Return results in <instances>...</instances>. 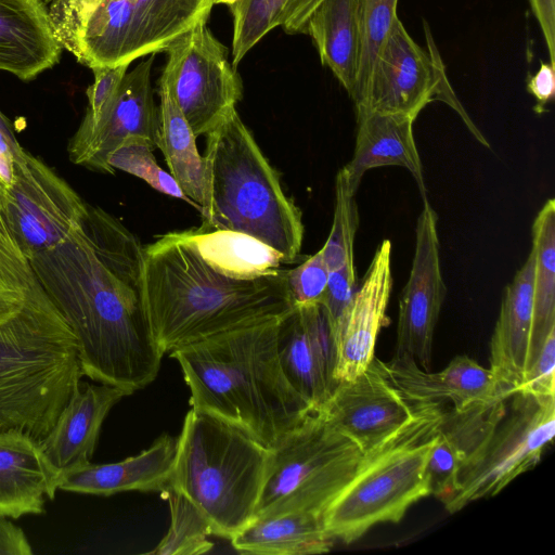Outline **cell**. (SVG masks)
I'll return each instance as SVG.
<instances>
[{"mask_svg":"<svg viewBox=\"0 0 555 555\" xmlns=\"http://www.w3.org/2000/svg\"><path fill=\"white\" fill-rule=\"evenodd\" d=\"M143 254L134 233L88 203L65 241L28 256L76 337L82 375L130 393L156 378L164 356L145 308Z\"/></svg>","mask_w":555,"mask_h":555,"instance_id":"6da1fadb","label":"cell"},{"mask_svg":"<svg viewBox=\"0 0 555 555\" xmlns=\"http://www.w3.org/2000/svg\"><path fill=\"white\" fill-rule=\"evenodd\" d=\"M82 376L72 328L0 214V435L40 442Z\"/></svg>","mask_w":555,"mask_h":555,"instance_id":"7a4b0ae2","label":"cell"},{"mask_svg":"<svg viewBox=\"0 0 555 555\" xmlns=\"http://www.w3.org/2000/svg\"><path fill=\"white\" fill-rule=\"evenodd\" d=\"M143 256L145 308L164 354L294 309L287 270L249 280L225 276L199 256L188 230L160 235Z\"/></svg>","mask_w":555,"mask_h":555,"instance_id":"3957f363","label":"cell"},{"mask_svg":"<svg viewBox=\"0 0 555 555\" xmlns=\"http://www.w3.org/2000/svg\"><path fill=\"white\" fill-rule=\"evenodd\" d=\"M280 320L224 332L169 353L182 370L192 409L238 427L271 450L314 413L282 370Z\"/></svg>","mask_w":555,"mask_h":555,"instance_id":"277c9868","label":"cell"},{"mask_svg":"<svg viewBox=\"0 0 555 555\" xmlns=\"http://www.w3.org/2000/svg\"><path fill=\"white\" fill-rule=\"evenodd\" d=\"M204 203L197 230H232L279 251L285 263L301 250L300 209L282 186L236 109L206 134Z\"/></svg>","mask_w":555,"mask_h":555,"instance_id":"5b68a950","label":"cell"},{"mask_svg":"<svg viewBox=\"0 0 555 555\" xmlns=\"http://www.w3.org/2000/svg\"><path fill=\"white\" fill-rule=\"evenodd\" d=\"M272 450L220 418L191 409L177 438L169 488L230 539L255 516Z\"/></svg>","mask_w":555,"mask_h":555,"instance_id":"8992f818","label":"cell"},{"mask_svg":"<svg viewBox=\"0 0 555 555\" xmlns=\"http://www.w3.org/2000/svg\"><path fill=\"white\" fill-rule=\"evenodd\" d=\"M443 410L442 402L426 403L363 454L356 475L322 514L334 540L349 544L378 524H398L413 504L430 495L427 463Z\"/></svg>","mask_w":555,"mask_h":555,"instance_id":"52a82bcc","label":"cell"},{"mask_svg":"<svg viewBox=\"0 0 555 555\" xmlns=\"http://www.w3.org/2000/svg\"><path fill=\"white\" fill-rule=\"evenodd\" d=\"M64 50L93 68L166 51L214 0H43Z\"/></svg>","mask_w":555,"mask_h":555,"instance_id":"ba28073f","label":"cell"},{"mask_svg":"<svg viewBox=\"0 0 555 555\" xmlns=\"http://www.w3.org/2000/svg\"><path fill=\"white\" fill-rule=\"evenodd\" d=\"M362 457L356 442L312 413L272 450L254 518L287 512L322 515Z\"/></svg>","mask_w":555,"mask_h":555,"instance_id":"9c48e42d","label":"cell"},{"mask_svg":"<svg viewBox=\"0 0 555 555\" xmlns=\"http://www.w3.org/2000/svg\"><path fill=\"white\" fill-rule=\"evenodd\" d=\"M555 435V397L515 391L490 436L460 469L455 489L443 504L454 514L496 495L516 477L532 469Z\"/></svg>","mask_w":555,"mask_h":555,"instance_id":"30bf717a","label":"cell"},{"mask_svg":"<svg viewBox=\"0 0 555 555\" xmlns=\"http://www.w3.org/2000/svg\"><path fill=\"white\" fill-rule=\"evenodd\" d=\"M164 83L195 137L219 126L243 98L240 74L228 59V49L202 20L165 51Z\"/></svg>","mask_w":555,"mask_h":555,"instance_id":"8fae6325","label":"cell"},{"mask_svg":"<svg viewBox=\"0 0 555 555\" xmlns=\"http://www.w3.org/2000/svg\"><path fill=\"white\" fill-rule=\"evenodd\" d=\"M87 206L46 163L23 147L14 154L13 181L0 214L27 256L65 241L81 224Z\"/></svg>","mask_w":555,"mask_h":555,"instance_id":"7c38bea8","label":"cell"},{"mask_svg":"<svg viewBox=\"0 0 555 555\" xmlns=\"http://www.w3.org/2000/svg\"><path fill=\"white\" fill-rule=\"evenodd\" d=\"M441 100L463 119L472 134L489 147L447 81L438 56L425 52L397 17L373 67L363 102L356 108L403 114L416 119L431 101Z\"/></svg>","mask_w":555,"mask_h":555,"instance_id":"4fadbf2b","label":"cell"},{"mask_svg":"<svg viewBox=\"0 0 555 555\" xmlns=\"http://www.w3.org/2000/svg\"><path fill=\"white\" fill-rule=\"evenodd\" d=\"M154 54L127 72L119 89L96 118L83 117L68 142L72 163L90 170L114 173L109 155L130 137H143L157 145L158 109L154 102Z\"/></svg>","mask_w":555,"mask_h":555,"instance_id":"5bb4252c","label":"cell"},{"mask_svg":"<svg viewBox=\"0 0 555 555\" xmlns=\"http://www.w3.org/2000/svg\"><path fill=\"white\" fill-rule=\"evenodd\" d=\"M426 403L406 399L380 371L374 357L360 375L337 383L318 413L364 454L398 431Z\"/></svg>","mask_w":555,"mask_h":555,"instance_id":"9a60e30c","label":"cell"},{"mask_svg":"<svg viewBox=\"0 0 555 555\" xmlns=\"http://www.w3.org/2000/svg\"><path fill=\"white\" fill-rule=\"evenodd\" d=\"M437 221L436 211L424 201L410 276L399 300L395 352L411 356L425 371L430 370L435 328L446 296Z\"/></svg>","mask_w":555,"mask_h":555,"instance_id":"2e32d148","label":"cell"},{"mask_svg":"<svg viewBox=\"0 0 555 555\" xmlns=\"http://www.w3.org/2000/svg\"><path fill=\"white\" fill-rule=\"evenodd\" d=\"M391 289V242L384 240L333 338L337 383L353 379L373 361L378 334L389 322L386 309Z\"/></svg>","mask_w":555,"mask_h":555,"instance_id":"e0dca14e","label":"cell"},{"mask_svg":"<svg viewBox=\"0 0 555 555\" xmlns=\"http://www.w3.org/2000/svg\"><path fill=\"white\" fill-rule=\"evenodd\" d=\"M276 345L289 384L318 413L337 385L334 343L322 307L294 308L281 318Z\"/></svg>","mask_w":555,"mask_h":555,"instance_id":"ac0fdd59","label":"cell"},{"mask_svg":"<svg viewBox=\"0 0 555 555\" xmlns=\"http://www.w3.org/2000/svg\"><path fill=\"white\" fill-rule=\"evenodd\" d=\"M376 363L393 386L414 402L451 401L453 409L476 402H489L508 397L490 369L468 356H456L442 371L422 369L408 354H395L389 361L375 358Z\"/></svg>","mask_w":555,"mask_h":555,"instance_id":"d6986e66","label":"cell"},{"mask_svg":"<svg viewBox=\"0 0 555 555\" xmlns=\"http://www.w3.org/2000/svg\"><path fill=\"white\" fill-rule=\"evenodd\" d=\"M129 391L108 384L80 380L39 447L60 474L91 462L102 424Z\"/></svg>","mask_w":555,"mask_h":555,"instance_id":"ffe728a7","label":"cell"},{"mask_svg":"<svg viewBox=\"0 0 555 555\" xmlns=\"http://www.w3.org/2000/svg\"><path fill=\"white\" fill-rule=\"evenodd\" d=\"M414 120L403 114L357 108L353 155L339 170L351 192H357L370 169L400 166L410 171L423 201H427L423 166L413 134Z\"/></svg>","mask_w":555,"mask_h":555,"instance_id":"44dd1931","label":"cell"},{"mask_svg":"<svg viewBox=\"0 0 555 555\" xmlns=\"http://www.w3.org/2000/svg\"><path fill=\"white\" fill-rule=\"evenodd\" d=\"M506 398L443 410L427 463L430 494L442 504L454 492L462 466L483 444L504 414Z\"/></svg>","mask_w":555,"mask_h":555,"instance_id":"7402d4cb","label":"cell"},{"mask_svg":"<svg viewBox=\"0 0 555 555\" xmlns=\"http://www.w3.org/2000/svg\"><path fill=\"white\" fill-rule=\"evenodd\" d=\"M63 50L43 0H0V70L31 80Z\"/></svg>","mask_w":555,"mask_h":555,"instance_id":"603a6c76","label":"cell"},{"mask_svg":"<svg viewBox=\"0 0 555 555\" xmlns=\"http://www.w3.org/2000/svg\"><path fill=\"white\" fill-rule=\"evenodd\" d=\"M176 449L177 439L164 434L147 449L119 462H90L61 472L57 489L104 496L131 490L165 492L169 488Z\"/></svg>","mask_w":555,"mask_h":555,"instance_id":"cb8c5ba5","label":"cell"},{"mask_svg":"<svg viewBox=\"0 0 555 555\" xmlns=\"http://www.w3.org/2000/svg\"><path fill=\"white\" fill-rule=\"evenodd\" d=\"M59 473L27 435H0V516L17 519L46 512L55 498Z\"/></svg>","mask_w":555,"mask_h":555,"instance_id":"d4e9b609","label":"cell"},{"mask_svg":"<svg viewBox=\"0 0 555 555\" xmlns=\"http://www.w3.org/2000/svg\"><path fill=\"white\" fill-rule=\"evenodd\" d=\"M534 254L506 286L490 340V370L501 386L513 393L522 383L529 356L533 317Z\"/></svg>","mask_w":555,"mask_h":555,"instance_id":"484cf974","label":"cell"},{"mask_svg":"<svg viewBox=\"0 0 555 555\" xmlns=\"http://www.w3.org/2000/svg\"><path fill=\"white\" fill-rule=\"evenodd\" d=\"M230 540L237 553L258 555L322 554L334 543L322 515L310 512L255 517Z\"/></svg>","mask_w":555,"mask_h":555,"instance_id":"4316f807","label":"cell"},{"mask_svg":"<svg viewBox=\"0 0 555 555\" xmlns=\"http://www.w3.org/2000/svg\"><path fill=\"white\" fill-rule=\"evenodd\" d=\"M350 98L356 89L359 34L354 0H322L310 14L305 33Z\"/></svg>","mask_w":555,"mask_h":555,"instance_id":"83f0119b","label":"cell"},{"mask_svg":"<svg viewBox=\"0 0 555 555\" xmlns=\"http://www.w3.org/2000/svg\"><path fill=\"white\" fill-rule=\"evenodd\" d=\"M159 83L157 147L165 156L175 178L192 206L202 210L204 203V158L198 153L196 137L168 88Z\"/></svg>","mask_w":555,"mask_h":555,"instance_id":"f1b7e54d","label":"cell"},{"mask_svg":"<svg viewBox=\"0 0 555 555\" xmlns=\"http://www.w3.org/2000/svg\"><path fill=\"white\" fill-rule=\"evenodd\" d=\"M199 256L217 272L249 280L272 274L285 263L283 256L263 242L232 230H188Z\"/></svg>","mask_w":555,"mask_h":555,"instance_id":"f546056e","label":"cell"},{"mask_svg":"<svg viewBox=\"0 0 555 555\" xmlns=\"http://www.w3.org/2000/svg\"><path fill=\"white\" fill-rule=\"evenodd\" d=\"M533 317L527 369L555 330V202L550 198L532 224ZM527 371V370H526Z\"/></svg>","mask_w":555,"mask_h":555,"instance_id":"4dcf8cb0","label":"cell"},{"mask_svg":"<svg viewBox=\"0 0 555 555\" xmlns=\"http://www.w3.org/2000/svg\"><path fill=\"white\" fill-rule=\"evenodd\" d=\"M359 34V60L352 101L360 105L365 96L376 57L397 16L398 0H354Z\"/></svg>","mask_w":555,"mask_h":555,"instance_id":"1f68e13d","label":"cell"},{"mask_svg":"<svg viewBox=\"0 0 555 555\" xmlns=\"http://www.w3.org/2000/svg\"><path fill=\"white\" fill-rule=\"evenodd\" d=\"M170 526L162 541L146 554L198 555L211 551L209 524L202 512L182 493L168 488Z\"/></svg>","mask_w":555,"mask_h":555,"instance_id":"d6a6232c","label":"cell"},{"mask_svg":"<svg viewBox=\"0 0 555 555\" xmlns=\"http://www.w3.org/2000/svg\"><path fill=\"white\" fill-rule=\"evenodd\" d=\"M287 0H240L229 7L233 17L232 65L243 57L272 29Z\"/></svg>","mask_w":555,"mask_h":555,"instance_id":"836d02e7","label":"cell"},{"mask_svg":"<svg viewBox=\"0 0 555 555\" xmlns=\"http://www.w3.org/2000/svg\"><path fill=\"white\" fill-rule=\"evenodd\" d=\"M157 145L143 137L127 138L108 157V165L131 173L166 195L191 204L170 172L162 169L153 154Z\"/></svg>","mask_w":555,"mask_h":555,"instance_id":"e575fe53","label":"cell"},{"mask_svg":"<svg viewBox=\"0 0 555 555\" xmlns=\"http://www.w3.org/2000/svg\"><path fill=\"white\" fill-rule=\"evenodd\" d=\"M356 193L338 171L335 183V208L330 235L320 249L328 271L353 262V243L359 224Z\"/></svg>","mask_w":555,"mask_h":555,"instance_id":"d590c367","label":"cell"},{"mask_svg":"<svg viewBox=\"0 0 555 555\" xmlns=\"http://www.w3.org/2000/svg\"><path fill=\"white\" fill-rule=\"evenodd\" d=\"M328 274L321 250L294 269L287 270V289L293 308L321 305Z\"/></svg>","mask_w":555,"mask_h":555,"instance_id":"8d00e7d4","label":"cell"},{"mask_svg":"<svg viewBox=\"0 0 555 555\" xmlns=\"http://www.w3.org/2000/svg\"><path fill=\"white\" fill-rule=\"evenodd\" d=\"M358 285L354 263L346 264L331 271L328 274L325 295L320 306L324 312L332 338H334L340 325Z\"/></svg>","mask_w":555,"mask_h":555,"instance_id":"74e56055","label":"cell"},{"mask_svg":"<svg viewBox=\"0 0 555 555\" xmlns=\"http://www.w3.org/2000/svg\"><path fill=\"white\" fill-rule=\"evenodd\" d=\"M515 391L541 398L555 397V330L548 334Z\"/></svg>","mask_w":555,"mask_h":555,"instance_id":"f35d334b","label":"cell"},{"mask_svg":"<svg viewBox=\"0 0 555 555\" xmlns=\"http://www.w3.org/2000/svg\"><path fill=\"white\" fill-rule=\"evenodd\" d=\"M130 64L98 66L91 68L94 80L87 89L88 108L86 117L96 118L119 89Z\"/></svg>","mask_w":555,"mask_h":555,"instance_id":"ab89813d","label":"cell"},{"mask_svg":"<svg viewBox=\"0 0 555 555\" xmlns=\"http://www.w3.org/2000/svg\"><path fill=\"white\" fill-rule=\"evenodd\" d=\"M322 0H287L279 18V27L286 34H304L306 23Z\"/></svg>","mask_w":555,"mask_h":555,"instance_id":"60d3db41","label":"cell"},{"mask_svg":"<svg viewBox=\"0 0 555 555\" xmlns=\"http://www.w3.org/2000/svg\"><path fill=\"white\" fill-rule=\"evenodd\" d=\"M527 89L537 100L534 111L541 114L545 111V105L554 99L555 66L550 62H541L537 73L530 76Z\"/></svg>","mask_w":555,"mask_h":555,"instance_id":"b9f144b4","label":"cell"},{"mask_svg":"<svg viewBox=\"0 0 555 555\" xmlns=\"http://www.w3.org/2000/svg\"><path fill=\"white\" fill-rule=\"evenodd\" d=\"M544 36L550 63L555 66V0H529Z\"/></svg>","mask_w":555,"mask_h":555,"instance_id":"7bdbcfd3","label":"cell"},{"mask_svg":"<svg viewBox=\"0 0 555 555\" xmlns=\"http://www.w3.org/2000/svg\"><path fill=\"white\" fill-rule=\"evenodd\" d=\"M21 147L15 137L0 129V179L7 186L13 181L14 154Z\"/></svg>","mask_w":555,"mask_h":555,"instance_id":"ee69618b","label":"cell"},{"mask_svg":"<svg viewBox=\"0 0 555 555\" xmlns=\"http://www.w3.org/2000/svg\"><path fill=\"white\" fill-rule=\"evenodd\" d=\"M0 129L10 137H15L10 120L0 111Z\"/></svg>","mask_w":555,"mask_h":555,"instance_id":"f6af8a7d","label":"cell"},{"mask_svg":"<svg viewBox=\"0 0 555 555\" xmlns=\"http://www.w3.org/2000/svg\"><path fill=\"white\" fill-rule=\"evenodd\" d=\"M238 1L240 0H214V4H227L228 7H231Z\"/></svg>","mask_w":555,"mask_h":555,"instance_id":"bcb514c9","label":"cell"},{"mask_svg":"<svg viewBox=\"0 0 555 555\" xmlns=\"http://www.w3.org/2000/svg\"><path fill=\"white\" fill-rule=\"evenodd\" d=\"M5 184L2 182V180L0 179V204H1V199H2V196L4 194V191H5Z\"/></svg>","mask_w":555,"mask_h":555,"instance_id":"7dc6e473","label":"cell"}]
</instances>
